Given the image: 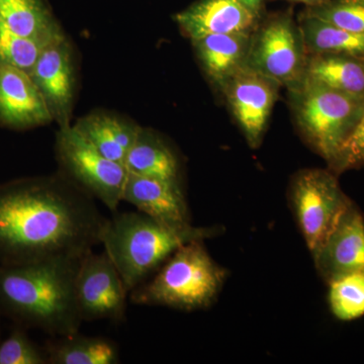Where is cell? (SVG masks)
Masks as SVG:
<instances>
[{
    "label": "cell",
    "mask_w": 364,
    "mask_h": 364,
    "mask_svg": "<svg viewBox=\"0 0 364 364\" xmlns=\"http://www.w3.org/2000/svg\"><path fill=\"white\" fill-rule=\"evenodd\" d=\"M256 11L241 0H200L181 13L176 20L191 41L218 33H250Z\"/></svg>",
    "instance_id": "obj_14"
},
{
    "label": "cell",
    "mask_w": 364,
    "mask_h": 364,
    "mask_svg": "<svg viewBox=\"0 0 364 364\" xmlns=\"http://www.w3.org/2000/svg\"><path fill=\"white\" fill-rule=\"evenodd\" d=\"M305 81L364 97V57L316 55L306 66Z\"/></svg>",
    "instance_id": "obj_20"
},
{
    "label": "cell",
    "mask_w": 364,
    "mask_h": 364,
    "mask_svg": "<svg viewBox=\"0 0 364 364\" xmlns=\"http://www.w3.org/2000/svg\"><path fill=\"white\" fill-rule=\"evenodd\" d=\"M291 200L299 230L312 256L352 203L332 172L301 171L294 179Z\"/></svg>",
    "instance_id": "obj_7"
},
{
    "label": "cell",
    "mask_w": 364,
    "mask_h": 364,
    "mask_svg": "<svg viewBox=\"0 0 364 364\" xmlns=\"http://www.w3.org/2000/svg\"><path fill=\"white\" fill-rule=\"evenodd\" d=\"M55 41L49 42L25 37L11 32L0 23V63L16 67L30 73L45 48Z\"/></svg>",
    "instance_id": "obj_24"
},
{
    "label": "cell",
    "mask_w": 364,
    "mask_h": 364,
    "mask_svg": "<svg viewBox=\"0 0 364 364\" xmlns=\"http://www.w3.org/2000/svg\"><path fill=\"white\" fill-rule=\"evenodd\" d=\"M49 364H117L119 350L116 342L105 337L73 334L50 340L45 346Z\"/></svg>",
    "instance_id": "obj_21"
},
{
    "label": "cell",
    "mask_w": 364,
    "mask_h": 364,
    "mask_svg": "<svg viewBox=\"0 0 364 364\" xmlns=\"http://www.w3.org/2000/svg\"><path fill=\"white\" fill-rule=\"evenodd\" d=\"M226 270L208 252L203 240L189 242L177 249L155 272L131 291L135 305L159 306L176 310H203L219 296Z\"/></svg>",
    "instance_id": "obj_4"
},
{
    "label": "cell",
    "mask_w": 364,
    "mask_h": 364,
    "mask_svg": "<svg viewBox=\"0 0 364 364\" xmlns=\"http://www.w3.org/2000/svg\"><path fill=\"white\" fill-rule=\"evenodd\" d=\"M250 33H218L193 41L198 58L208 77L220 86L246 65Z\"/></svg>",
    "instance_id": "obj_17"
},
{
    "label": "cell",
    "mask_w": 364,
    "mask_h": 364,
    "mask_svg": "<svg viewBox=\"0 0 364 364\" xmlns=\"http://www.w3.org/2000/svg\"><path fill=\"white\" fill-rule=\"evenodd\" d=\"M313 258L327 282L345 273L364 270V217L353 202Z\"/></svg>",
    "instance_id": "obj_13"
},
{
    "label": "cell",
    "mask_w": 364,
    "mask_h": 364,
    "mask_svg": "<svg viewBox=\"0 0 364 364\" xmlns=\"http://www.w3.org/2000/svg\"><path fill=\"white\" fill-rule=\"evenodd\" d=\"M303 41L320 54L364 57V35L345 31L311 14L303 25Z\"/></svg>",
    "instance_id": "obj_22"
},
{
    "label": "cell",
    "mask_w": 364,
    "mask_h": 364,
    "mask_svg": "<svg viewBox=\"0 0 364 364\" xmlns=\"http://www.w3.org/2000/svg\"><path fill=\"white\" fill-rule=\"evenodd\" d=\"M53 122L42 93L31 74L0 63V126L23 131Z\"/></svg>",
    "instance_id": "obj_12"
},
{
    "label": "cell",
    "mask_w": 364,
    "mask_h": 364,
    "mask_svg": "<svg viewBox=\"0 0 364 364\" xmlns=\"http://www.w3.org/2000/svg\"><path fill=\"white\" fill-rule=\"evenodd\" d=\"M363 105L364 97L305 81L296 102V117L309 142L330 163Z\"/></svg>",
    "instance_id": "obj_6"
},
{
    "label": "cell",
    "mask_w": 364,
    "mask_h": 364,
    "mask_svg": "<svg viewBox=\"0 0 364 364\" xmlns=\"http://www.w3.org/2000/svg\"><path fill=\"white\" fill-rule=\"evenodd\" d=\"M0 23L18 35L49 42L65 35L46 0H0Z\"/></svg>",
    "instance_id": "obj_19"
},
{
    "label": "cell",
    "mask_w": 364,
    "mask_h": 364,
    "mask_svg": "<svg viewBox=\"0 0 364 364\" xmlns=\"http://www.w3.org/2000/svg\"><path fill=\"white\" fill-rule=\"evenodd\" d=\"M330 165L337 172L364 166V105Z\"/></svg>",
    "instance_id": "obj_27"
},
{
    "label": "cell",
    "mask_w": 364,
    "mask_h": 364,
    "mask_svg": "<svg viewBox=\"0 0 364 364\" xmlns=\"http://www.w3.org/2000/svg\"><path fill=\"white\" fill-rule=\"evenodd\" d=\"M59 172L111 212L123 202L128 170L98 152L74 127L59 128L55 143Z\"/></svg>",
    "instance_id": "obj_5"
},
{
    "label": "cell",
    "mask_w": 364,
    "mask_h": 364,
    "mask_svg": "<svg viewBox=\"0 0 364 364\" xmlns=\"http://www.w3.org/2000/svg\"><path fill=\"white\" fill-rule=\"evenodd\" d=\"M0 364H49L47 352L26 335L25 330L16 328L9 337L0 342Z\"/></svg>",
    "instance_id": "obj_25"
},
{
    "label": "cell",
    "mask_w": 364,
    "mask_h": 364,
    "mask_svg": "<svg viewBox=\"0 0 364 364\" xmlns=\"http://www.w3.org/2000/svg\"><path fill=\"white\" fill-rule=\"evenodd\" d=\"M330 309L340 321L364 316V270L345 273L328 282Z\"/></svg>",
    "instance_id": "obj_23"
},
{
    "label": "cell",
    "mask_w": 364,
    "mask_h": 364,
    "mask_svg": "<svg viewBox=\"0 0 364 364\" xmlns=\"http://www.w3.org/2000/svg\"><path fill=\"white\" fill-rule=\"evenodd\" d=\"M81 258L0 265V314L21 327L65 336L79 331L75 279Z\"/></svg>",
    "instance_id": "obj_2"
},
{
    "label": "cell",
    "mask_w": 364,
    "mask_h": 364,
    "mask_svg": "<svg viewBox=\"0 0 364 364\" xmlns=\"http://www.w3.org/2000/svg\"><path fill=\"white\" fill-rule=\"evenodd\" d=\"M301 40L291 21H273L250 45L246 65L277 85L293 83L303 69Z\"/></svg>",
    "instance_id": "obj_10"
},
{
    "label": "cell",
    "mask_w": 364,
    "mask_h": 364,
    "mask_svg": "<svg viewBox=\"0 0 364 364\" xmlns=\"http://www.w3.org/2000/svg\"><path fill=\"white\" fill-rule=\"evenodd\" d=\"M30 74L42 93L53 121L59 128L71 126L77 69L75 52L66 35L45 48Z\"/></svg>",
    "instance_id": "obj_9"
},
{
    "label": "cell",
    "mask_w": 364,
    "mask_h": 364,
    "mask_svg": "<svg viewBox=\"0 0 364 364\" xmlns=\"http://www.w3.org/2000/svg\"><path fill=\"white\" fill-rule=\"evenodd\" d=\"M241 1L245 4L248 7H250V9H252L253 11H256V9L259 6L262 0H241Z\"/></svg>",
    "instance_id": "obj_28"
},
{
    "label": "cell",
    "mask_w": 364,
    "mask_h": 364,
    "mask_svg": "<svg viewBox=\"0 0 364 364\" xmlns=\"http://www.w3.org/2000/svg\"><path fill=\"white\" fill-rule=\"evenodd\" d=\"M277 83L244 65L222 87L249 145H259L277 98Z\"/></svg>",
    "instance_id": "obj_11"
},
{
    "label": "cell",
    "mask_w": 364,
    "mask_h": 364,
    "mask_svg": "<svg viewBox=\"0 0 364 364\" xmlns=\"http://www.w3.org/2000/svg\"><path fill=\"white\" fill-rule=\"evenodd\" d=\"M218 227L171 226L141 212H126L107 220L102 237L129 294L189 242L219 234Z\"/></svg>",
    "instance_id": "obj_3"
},
{
    "label": "cell",
    "mask_w": 364,
    "mask_h": 364,
    "mask_svg": "<svg viewBox=\"0 0 364 364\" xmlns=\"http://www.w3.org/2000/svg\"><path fill=\"white\" fill-rule=\"evenodd\" d=\"M0 315H1V314H0Z\"/></svg>",
    "instance_id": "obj_30"
},
{
    "label": "cell",
    "mask_w": 364,
    "mask_h": 364,
    "mask_svg": "<svg viewBox=\"0 0 364 364\" xmlns=\"http://www.w3.org/2000/svg\"><path fill=\"white\" fill-rule=\"evenodd\" d=\"M124 167L129 173L181 183V162L176 151L156 132L141 127Z\"/></svg>",
    "instance_id": "obj_18"
},
{
    "label": "cell",
    "mask_w": 364,
    "mask_h": 364,
    "mask_svg": "<svg viewBox=\"0 0 364 364\" xmlns=\"http://www.w3.org/2000/svg\"><path fill=\"white\" fill-rule=\"evenodd\" d=\"M75 293L83 322L124 321L129 291L114 261L105 250L102 253L91 250L81 257Z\"/></svg>",
    "instance_id": "obj_8"
},
{
    "label": "cell",
    "mask_w": 364,
    "mask_h": 364,
    "mask_svg": "<svg viewBox=\"0 0 364 364\" xmlns=\"http://www.w3.org/2000/svg\"><path fill=\"white\" fill-rule=\"evenodd\" d=\"M107 220L60 172L0 184V265L81 258L102 244Z\"/></svg>",
    "instance_id": "obj_1"
},
{
    "label": "cell",
    "mask_w": 364,
    "mask_h": 364,
    "mask_svg": "<svg viewBox=\"0 0 364 364\" xmlns=\"http://www.w3.org/2000/svg\"><path fill=\"white\" fill-rule=\"evenodd\" d=\"M72 126L105 157L123 165L141 128L133 119L107 111L91 112Z\"/></svg>",
    "instance_id": "obj_16"
},
{
    "label": "cell",
    "mask_w": 364,
    "mask_h": 364,
    "mask_svg": "<svg viewBox=\"0 0 364 364\" xmlns=\"http://www.w3.org/2000/svg\"><path fill=\"white\" fill-rule=\"evenodd\" d=\"M294 1H304V2H309V1H315V0H294Z\"/></svg>",
    "instance_id": "obj_29"
},
{
    "label": "cell",
    "mask_w": 364,
    "mask_h": 364,
    "mask_svg": "<svg viewBox=\"0 0 364 364\" xmlns=\"http://www.w3.org/2000/svg\"><path fill=\"white\" fill-rule=\"evenodd\" d=\"M123 200L165 224L178 227L191 224L183 189L177 182L129 173Z\"/></svg>",
    "instance_id": "obj_15"
},
{
    "label": "cell",
    "mask_w": 364,
    "mask_h": 364,
    "mask_svg": "<svg viewBox=\"0 0 364 364\" xmlns=\"http://www.w3.org/2000/svg\"><path fill=\"white\" fill-rule=\"evenodd\" d=\"M312 16L348 32L364 35V0H339L321 7Z\"/></svg>",
    "instance_id": "obj_26"
}]
</instances>
